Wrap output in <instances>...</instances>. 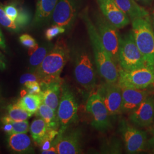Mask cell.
Returning <instances> with one entry per match:
<instances>
[{"label": "cell", "instance_id": "obj_13", "mask_svg": "<svg viewBox=\"0 0 154 154\" xmlns=\"http://www.w3.org/2000/svg\"><path fill=\"white\" fill-rule=\"evenodd\" d=\"M78 12L77 0H60L53 13L51 20L53 25L69 29L75 21Z\"/></svg>", "mask_w": 154, "mask_h": 154}, {"label": "cell", "instance_id": "obj_30", "mask_svg": "<svg viewBox=\"0 0 154 154\" xmlns=\"http://www.w3.org/2000/svg\"><path fill=\"white\" fill-rule=\"evenodd\" d=\"M4 8L8 16L13 21H16L19 14V8H18V4L13 2L4 6Z\"/></svg>", "mask_w": 154, "mask_h": 154}, {"label": "cell", "instance_id": "obj_8", "mask_svg": "<svg viewBox=\"0 0 154 154\" xmlns=\"http://www.w3.org/2000/svg\"><path fill=\"white\" fill-rule=\"evenodd\" d=\"M95 26L105 49L118 65L121 40L118 28L107 21L103 16L99 15L95 18Z\"/></svg>", "mask_w": 154, "mask_h": 154}, {"label": "cell", "instance_id": "obj_15", "mask_svg": "<svg viewBox=\"0 0 154 154\" xmlns=\"http://www.w3.org/2000/svg\"><path fill=\"white\" fill-rule=\"evenodd\" d=\"M130 121L140 127L150 126L154 120V95H149L130 114Z\"/></svg>", "mask_w": 154, "mask_h": 154}, {"label": "cell", "instance_id": "obj_5", "mask_svg": "<svg viewBox=\"0 0 154 154\" xmlns=\"http://www.w3.org/2000/svg\"><path fill=\"white\" fill-rule=\"evenodd\" d=\"M79 104L77 97L72 88L65 83L61 86V98L57 114L60 128L58 134L65 132L67 129L78 121V111Z\"/></svg>", "mask_w": 154, "mask_h": 154}, {"label": "cell", "instance_id": "obj_33", "mask_svg": "<svg viewBox=\"0 0 154 154\" xmlns=\"http://www.w3.org/2000/svg\"><path fill=\"white\" fill-rule=\"evenodd\" d=\"M28 82H38L40 83V80L38 76L35 73H26L23 74L20 78V82L24 85Z\"/></svg>", "mask_w": 154, "mask_h": 154}, {"label": "cell", "instance_id": "obj_6", "mask_svg": "<svg viewBox=\"0 0 154 154\" xmlns=\"http://www.w3.org/2000/svg\"><path fill=\"white\" fill-rule=\"evenodd\" d=\"M118 64L125 70H132L148 65L136 45L131 32L121 37Z\"/></svg>", "mask_w": 154, "mask_h": 154}, {"label": "cell", "instance_id": "obj_1", "mask_svg": "<svg viewBox=\"0 0 154 154\" xmlns=\"http://www.w3.org/2000/svg\"><path fill=\"white\" fill-rule=\"evenodd\" d=\"M82 18L86 24L93 50L94 58L97 70L106 82H117L119 77L118 65L105 49L96 27L91 22L87 12L83 13Z\"/></svg>", "mask_w": 154, "mask_h": 154}, {"label": "cell", "instance_id": "obj_22", "mask_svg": "<svg viewBox=\"0 0 154 154\" xmlns=\"http://www.w3.org/2000/svg\"><path fill=\"white\" fill-rule=\"evenodd\" d=\"M23 109L32 114H35L42 103V98L41 94H26L17 102Z\"/></svg>", "mask_w": 154, "mask_h": 154}, {"label": "cell", "instance_id": "obj_19", "mask_svg": "<svg viewBox=\"0 0 154 154\" xmlns=\"http://www.w3.org/2000/svg\"><path fill=\"white\" fill-rule=\"evenodd\" d=\"M58 0H38L37 2L33 23L35 25H41L48 22Z\"/></svg>", "mask_w": 154, "mask_h": 154}, {"label": "cell", "instance_id": "obj_17", "mask_svg": "<svg viewBox=\"0 0 154 154\" xmlns=\"http://www.w3.org/2000/svg\"><path fill=\"white\" fill-rule=\"evenodd\" d=\"M9 149L17 154L34 153L31 139L26 133H14L9 135L8 139Z\"/></svg>", "mask_w": 154, "mask_h": 154}, {"label": "cell", "instance_id": "obj_21", "mask_svg": "<svg viewBox=\"0 0 154 154\" xmlns=\"http://www.w3.org/2000/svg\"><path fill=\"white\" fill-rule=\"evenodd\" d=\"M36 114L46 122L49 129L59 130L60 125L57 112L49 106L42 102Z\"/></svg>", "mask_w": 154, "mask_h": 154}, {"label": "cell", "instance_id": "obj_12", "mask_svg": "<svg viewBox=\"0 0 154 154\" xmlns=\"http://www.w3.org/2000/svg\"><path fill=\"white\" fill-rule=\"evenodd\" d=\"M97 92L102 98L111 116L121 114L122 88L118 83L105 82L99 86Z\"/></svg>", "mask_w": 154, "mask_h": 154}, {"label": "cell", "instance_id": "obj_34", "mask_svg": "<svg viewBox=\"0 0 154 154\" xmlns=\"http://www.w3.org/2000/svg\"><path fill=\"white\" fill-rule=\"evenodd\" d=\"M41 154H57V149L55 147V146L52 145L50 149L45 150L43 151H41Z\"/></svg>", "mask_w": 154, "mask_h": 154}, {"label": "cell", "instance_id": "obj_25", "mask_svg": "<svg viewBox=\"0 0 154 154\" xmlns=\"http://www.w3.org/2000/svg\"><path fill=\"white\" fill-rule=\"evenodd\" d=\"M33 114L23 109L17 103L8 107V115L11 119L16 121H27Z\"/></svg>", "mask_w": 154, "mask_h": 154}, {"label": "cell", "instance_id": "obj_11", "mask_svg": "<svg viewBox=\"0 0 154 154\" xmlns=\"http://www.w3.org/2000/svg\"><path fill=\"white\" fill-rule=\"evenodd\" d=\"M83 133L79 128L67 129L53 142L58 154H79L82 152Z\"/></svg>", "mask_w": 154, "mask_h": 154}, {"label": "cell", "instance_id": "obj_24", "mask_svg": "<svg viewBox=\"0 0 154 154\" xmlns=\"http://www.w3.org/2000/svg\"><path fill=\"white\" fill-rule=\"evenodd\" d=\"M52 44H45L41 46H38L37 50L30 55L29 60L30 66L33 69L36 70L41 63L44 61L45 57L49 53L53 47Z\"/></svg>", "mask_w": 154, "mask_h": 154}, {"label": "cell", "instance_id": "obj_35", "mask_svg": "<svg viewBox=\"0 0 154 154\" xmlns=\"http://www.w3.org/2000/svg\"><path fill=\"white\" fill-rule=\"evenodd\" d=\"M0 48L5 49L6 48L5 41L3 34L0 30Z\"/></svg>", "mask_w": 154, "mask_h": 154}, {"label": "cell", "instance_id": "obj_23", "mask_svg": "<svg viewBox=\"0 0 154 154\" xmlns=\"http://www.w3.org/2000/svg\"><path fill=\"white\" fill-rule=\"evenodd\" d=\"M48 129L46 122L41 118L32 122L30 126V132L33 141L37 145L41 144Z\"/></svg>", "mask_w": 154, "mask_h": 154}, {"label": "cell", "instance_id": "obj_2", "mask_svg": "<svg viewBox=\"0 0 154 154\" xmlns=\"http://www.w3.org/2000/svg\"><path fill=\"white\" fill-rule=\"evenodd\" d=\"M70 58V49L65 41L59 38L53 48L36 69L41 86L50 83L62 81L61 74Z\"/></svg>", "mask_w": 154, "mask_h": 154}, {"label": "cell", "instance_id": "obj_7", "mask_svg": "<svg viewBox=\"0 0 154 154\" xmlns=\"http://www.w3.org/2000/svg\"><path fill=\"white\" fill-rule=\"evenodd\" d=\"M117 83L121 88L146 89L154 83V67L146 65L132 70L121 69Z\"/></svg>", "mask_w": 154, "mask_h": 154}, {"label": "cell", "instance_id": "obj_16", "mask_svg": "<svg viewBox=\"0 0 154 154\" xmlns=\"http://www.w3.org/2000/svg\"><path fill=\"white\" fill-rule=\"evenodd\" d=\"M122 102L121 113L130 114L150 95L145 89L138 90L121 88Z\"/></svg>", "mask_w": 154, "mask_h": 154}, {"label": "cell", "instance_id": "obj_28", "mask_svg": "<svg viewBox=\"0 0 154 154\" xmlns=\"http://www.w3.org/2000/svg\"><path fill=\"white\" fill-rule=\"evenodd\" d=\"M9 122L11 123V125L13 126L12 134L27 133L30 130L29 123L28 121H16L11 119V118L9 117Z\"/></svg>", "mask_w": 154, "mask_h": 154}, {"label": "cell", "instance_id": "obj_27", "mask_svg": "<svg viewBox=\"0 0 154 154\" xmlns=\"http://www.w3.org/2000/svg\"><path fill=\"white\" fill-rule=\"evenodd\" d=\"M0 24L4 27L13 32H18L20 28L15 21H13L6 14L4 6L0 4Z\"/></svg>", "mask_w": 154, "mask_h": 154}, {"label": "cell", "instance_id": "obj_29", "mask_svg": "<svg viewBox=\"0 0 154 154\" xmlns=\"http://www.w3.org/2000/svg\"><path fill=\"white\" fill-rule=\"evenodd\" d=\"M66 29L60 26L53 25L51 27L48 28L45 32V37L49 41H51L58 35L65 33Z\"/></svg>", "mask_w": 154, "mask_h": 154}, {"label": "cell", "instance_id": "obj_39", "mask_svg": "<svg viewBox=\"0 0 154 154\" xmlns=\"http://www.w3.org/2000/svg\"><path fill=\"white\" fill-rule=\"evenodd\" d=\"M151 144L153 145V146H154V137L152 138V140H151Z\"/></svg>", "mask_w": 154, "mask_h": 154}, {"label": "cell", "instance_id": "obj_37", "mask_svg": "<svg viewBox=\"0 0 154 154\" xmlns=\"http://www.w3.org/2000/svg\"><path fill=\"white\" fill-rule=\"evenodd\" d=\"M6 67L5 63L4 62V61H2L1 58H0V69L1 70H4L5 69Z\"/></svg>", "mask_w": 154, "mask_h": 154}, {"label": "cell", "instance_id": "obj_3", "mask_svg": "<svg viewBox=\"0 0 154 154\" xmlns=\"http://www.w3.org/2000/svg\"><path fill=\"white\" fill-rule=\"evenodd\" d=\"M131 32L147 65L154 67V30L149 16L132 20Z\"/></svg>", "mask_w": 154, "mask_h": 154}, {"label": "cell", "instance_id": "obj_26", "mask_svg": "<svg viewBox=\"0 0 154 154\" xmlns=\"http://www.w3.org/2000/svg\"><path fill=\"white\" fill-rule=\"evenodd\" d=\"M122 149L121 141L116 137L105 140L100 146L102 154H121Z\"/></svg>", "mask_w": 154, "mask_h": 154}, {"label": "cell", "instance_id": "obj_20", "mask_svg": "<svg viewBox=\"0 0 154 154\" xmlns=\"http://www.w3.org/2000/svg\"><path fill=\"white\" fill-rule=\"evenodd\" d=\"M116 5L131 20L149 16V13L135 0H114Z\"/></svg>", "mask_w": 154, "mask_h": 154}, {"label": "cell", "instance_id": "obj_4", "mask_svg": "<svg viewBox=\"0 0 154 154\" xmlns=\"http://www.w3.org/2000/svg\"><path fill=\"white\" fill-rule=\"evenodd\" d=\"M74 75L77 83L87 91L97 85L96 65L94 59L86 49L77 50L74 55Z\"/></svg>", "mask_w": 154, "mask_h": 154}, {"label": "cell", "instance_id": "obj_9", "mask_svg": "<svg viewBox=\"0 0 154 154\" xmlns=\"http://www.w3.org/2000/svg\"><path fill=\"white\" fill-rule=\"evenodd\" d=\"M86 111L91 116V126L100 132H106L112 128L111 119L105 103L97 92L88 98Z\"/></svg>", "mask_w": 154, "mask_h": 154}, {"label": "cell", "instance_id": "obj_10", "mask_svg": "<svg viewBox=\"0 0 154 154\" xmlns=\"http://www.w3.org/2000/svg\"><path fill=\"white\" fill-rule=\"evenodd\" d=\"M118 130L128 154H138L144 150L147 143L146 133L130 125L122 119L119 124Z\"/></svg>", "mask_w": 154, "mask_h": 154}, {"label": "cell", "instance_id": "obj_18", "mask_svg": "<svg viewBox=\"0 0 154 154\" xmlns=\"http://www.w3.org/2000/svg\"><path fill=\"white\" fill-rule=\"evenodd\" d=\"M62 83V81L41 86L42 91L40 94L42 98V102L56 112L57 111L61 98Z\"/></svg>", "mask_w": 154, "mask_h": 154}, {"label": "cell", "instance_id": "obj_14", "mask_svg": "<svg viewBox=\"0 0 154 154\" xmlns=\"http://www.w3.org/2000/svg\"><path fill=\"white\" fill-rule=\"evenodd\" d=\"M97 2L103 16L118 29L130 23V18L122 11L114 0H97Z\"/></svg>", "mask_w": 154, "mask_h": 154}, {"label": "cell", "instance_id": "obj_36", "mask_svg": "<svg viewBox=\"0 0 154 154\" xmlns=\"http://www.w3.org/2000/svg\"><path fill=\"white\" fill-rule=\"evenodd\" d=\"M140 2H142L143 4L146 5H150L152 2L153 0H138Z\"/></svg>", "mask_w": 154, "mask_h": 154}, {"label": "cell", "instance_id": "obj_32", "mask_svg": "<svg viewBox=\"0 0 154 154\" xmlns=\"http://www.w3.org/2000/svg\"><path fill=\"white\" fill-rule=\"evenodd\" d=\"M26 92L30 94H39L42 91L41 85L38 82H28L24 85Z\"/></svg>", "mask_w": 154, "mask_h": 154}, {"label": "cell", "instance_id": "obj_31", "mask_svg": "<svg viewBox=\"0 0 154 154\" xmlns=\"http://www.w3.org/2000/svg\"><path fill=\"white\" fill-rule=\"evenodd\" d=\"M19 40L23 46L28 48H32L38 45L36 41L31 35L27 34H22L20 37Z\"/></svg>", "mask_w": 154, "mask_h": 154}, {"label": "cell", "instance_id": "obj_38", "mask_svg": "<svg viewBox=\"0 0 154 154\" xmlns=\"http://www.w3.org/2000/svg\"><path fill=\"white\" fill-rule=\"evenodd\" d=\"M152 24H153V27L154 29V7L153 9V11L152 13Z\"/></svg>", "mask_w": 154, "mask_h": 154}]
</instances>
